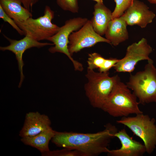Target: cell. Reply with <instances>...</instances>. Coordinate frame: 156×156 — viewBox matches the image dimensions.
Segmentation results:
<instances>
[{
    "instance_id": "6da1fadb",
    "label": "cell",
    "mask_w": 156,
    "mask_h": 156,
    "mask_svg": "<svg viewBox=\"0 0 156 156\" xmlns=\"http://www.w3.org/2000/svg\"><path fill=\"white\" fill-rule=\"evenodd\" d=\"M118 131L115 126L109 123L104 130L95 133L55 131L51 140L58 147L77 151L81 156H96L108 152L111 141Z\"/></svg>"
},
{
    "instance_id": "7a4b0ae2",
    "label": "cell",
    "mask_w": 156,
    "mask_h": 156,
    "mask_svg": "<svg viewBox=\"0 0 156 156\" xmlns=\"http://www.w3.org/2000/svg\"><path fill=\"white\" fill-rule=\"evenodd\" d=\"M137 98L120 79L116 82L101 109L114 117L143 113Z\"/></svg>"
},
{
    "instance_id": "3957f363",
    "label": "cell",
    "mask_w": 156,
    "mask_h": 156,
    "mask_svg": "<svg viewBox=\"0 0 156 156\" xmlns=\"http://www.w3.org/2000/svg\"><path fill=\"white\" fill-rule=\"evenodd\" d=\"M86 76L88 80L84 86L86 94L93 107L101 109L120 78L118 75L110 76L108 72H97L88 69Z\"/></svg>"
},
{
    "instance_id": "277c9868",
    "label": "cell",
    "mask_w": 156,
    "mask_h": 156,
    "mask_svg": "<svg viewBox=\"0 0 156 156\" xmlns=\"http://www.w3.org/2000/svg\"><path fill=\"white\" fill-rule=\"evenodd\" d=\"M153 63V61L148 62L143 70L131 74L126 83L140 104L156 102V68Z\"/></svg>"
},
{
    "instance_id": "5b68a950",
    "label": "cell",
    "mask_w": 156,
    "mask_h": 156,
    "mask_svg": "<svg viewBox=\"0 0 156 156\" xmlns=\"http://www.w3.org/2000/svg\"><path fill=\"white\" fill-rule=\"evenodd\" d=\"M135 115L122 117L116 123L126 126L140 138L143 142L146 153L151 154L156 146L155 120L143 113Z\"/></svg>"
},
{
    "instance_id": "8992f818",
    "label": "cell",
    "mask_w": 156,
    "mask_h": 156,
    "mask_svg": "<svg viewBox=\"0 0 156 156\" xmlns=\"http://www.w3.org/2000/svg\"><path fill=\"white\" fill-rule=\"evenodd\" d=\"M54 16V11L49 6L46 5L43 16L36 19L30 17L21 23L15 22L23 31L25 36L39 41L47 40L59 30L60 27L52 23Z\"/></svg>"
},
{
    "instance_id": "52a82bcc",
    "label": "cell",
    "mask_w": 156,
    "mask_h": 156,
    "mask_svg": "<svg viewBox=\"0 0 156 156\" xmlns=\"http://www.w3.org/2000/svg\"><path fill=\"white\" fill-rule=\"evenodd\" d=\"M86 18L78 17L66 21L64 24L57 32L47 40L54 44V46L50 48L49 51L51 53L59 52L66 55L72 62L75 70L82 71L83 69L82 64L72 57L68 48L69 37L73 32L77 31L81 28L88 21Z\"/></svg>"
},
{
    "instance_id": "ba28073f",
    "label": "cell",
    "mask_w": 156,
    "mask_h": 156,
    "mask_svg": "<svg viewBox=\"0 0 156 156\" xmlns=\"http://www.w3.org/2000/svg\"><path fill=\"white\" fill-rule=\"evenodd\" d=\"M153 51L147 40L142 38L127 47L125 56L119 60L114 68L118 72L131 73L134 70L139 62L143 60H147L148 62L153 61L149 57Z\"/></svg>"
},
{
    "instance_id": "9c48e42d",
    "label": "cell",
    "mask_w": 156,
    "mask_h": 156,
    "mask_svg": "<svg viewBox=\"0 0 156 156\" xmlns=\"http://www.w3.org/2000/svg\"><path fill=\"white\" fill-rule=\"evenodd\" d=\"M69 41L68 48L72 56L83 49L92 47L99 42L111 44L108 40L95 31L91 21L88 20L80 29L71 34Z\"/></svg>"
},
{
    "instance_id": "30bf717a",
    "label": "cell",
    "mask_w": 156,
    "mask_h": 156,
    "mask_svg": "<svg viewBox=\"0 0 156 156\" xmlns=\"http://www.w3.org/2000/svg\"><path fill=\"white\" fill-rule=\"evenodd\" d=\"M3 36L9 41L10 44L6 47H1L0 49L3 51L8 50L15 54L17 61L20 74V80L18 86L20 88L25 77L23 73V68L24 63L23 60V55L25 51L31 48H40L47 45H54V44L47 42H40L27 35H25L23 39L19 40L12 39L4 35Z\"/></svg>"
},
{
    "instance_id": "8fae6325",
    "label": "cell",
    "mask_w": 156,
    "mask_h": 156,
    "mask_svg": "<svg viewBox=\"0 0 156 156\" xmlns=\"http://www.w3.org/2000/svg\"><path fill=\"white\" fill-rule=\"evenodd\" d=\"M155 16L154 13L150 10L144 2L133 0L121 16L127 25H137L141 28H144L153 22Z\"/></svg>"
},
{
    "instance_id": "7c38bea8",
    "label": "cell",
    "mask_w": 156,
    "mask_h": 156,
    "mask_svg": "<svg viewBox=\"0 0 156 156\" xmlns=\"http://www.w3.org/2000/svg\"><path fill=\"white\" fill-rule=\"evenodd\" d=\"M121 144V147L116 149L109 150L107 153L110 156H142L146 153L144 144L133 140L125 129L118 131L114 134Z\"/></svg>"
},
{
    "instance_id": "4fadbf2b",
    "label": "cell",
    "mask_w": 156,
    "mask_h": 156,
    "mask_svg": "<svg viewBox=\"0 0 156 156\" xmlns=\"http://www.w3.org/2000/svg\"><path fill=\"white\" fill-rule=\"evenodd\" d=\"M51 122L47 115L38 112L26 114L23 126L19 135L22 138L35 135L51 127Z\"/></svg>"
},
{
    "instance_id": "5bb4252c",
    "label": "cell",
    "mask_w": 156,
    "mask_h": 156,
    "mask_svg": "<svg viewBox=\"0 0 156 156\" xmlns=\"http://www.w3.org/2000/svg\"><path fill=\"white\" fill-rule=\"evenodd\" d=\"M127 25L121 16L112 19L109 23L105 33V38L111 44L118 46L129 38Z\"/></svg>"
},
{
    "instance_id": "9a60e30c",
    "label": "cell",
    "mask_w": 156,
    "mask_h": 156,
    "mask_svg": "<svg viewBox=\"0 0 156 156\" xmlns=\"http://www.w3.org/2000/svg\"><path fill=\"white\" fill-rule=\"evenodd\" d=\"M94 9L91 21L95 31L102 36L105 34L108 24L112 20V12L103 3H96Z\"/></svg>"
},
{
    "instance_id": "2e32d148",
    "label": "cell",
    "mask_w": 156,
    "mask_h": 156,
    "mask_svg": "<svg viewBox=\"0 0 156 156\" xmlns=\"http://www.w3.org/2000/svg\"><path fill=\"white\" fill-rule=\"evenodd\" d=\"M22 4L19 0H0V5L16 22H23L32 16L30 11Z\"/></svg>"
},
{
    "instance_id": "e0dca14e",
    "label": "cell",
    "mask_w": 156,
    "mask_h": 156,
    "mask_svg": "<svg viewBox=\"0 0 156 156\" xmlns=\"http://www.w3.org/2000/svg\"><path fill=\"white\" fill-rule=\"evenodd\" d=\"M55 131L51 127L35 135L22 138L21 140L24 144L37 148L41 153H46L50 151L49 143Z\"/></svg>"
},
{
    "instance_id": "ac0fdd59",
    "label": "cell",
    "mask_w": 156,
    "mask_h": 156,
    "mask_svg": "<svg viewBox=\"0 0 156 156\" xmlns=\"http://www.w3.org/2000/svg\"><path fill=\"white\" fill-rule=\"evenodd\" d=\"M106 59L96 53L89 54L88 69L94 70L98 69L99 72H104Z\"/></svg>"
},
{
    "instance_id": "d6986e66",
    "label": "cell",
    "mask_w": 156,
    "mask_h": 156,
    "mask_svg": "<svg viewBox=\"0 0 156 156\" xmlns=\"http://www.w3.org/2000/svg\"><path fill=\"white\" fill-rule=\"evenodd\" d=\"M116 7L112 13V19L121 16L131 5L133 0H114Z\"/></svg>"
},
{
    "instance_id": "ffe728a7",
    "label": "cell",
    "mask_w": 156,
    "mask_h": 156,
    "mask_svg": "<svg viewBox=\"0 0 156 156\" xmlns=\"http://www.w3.org/2000/svg\"><path fill=\"white\" fill-rule=\"evenodd\" d=\"M56 1L57 5L64 10L74 13L78 12L77 0H56Z\"/></svg>"
},
{
    "instance_id": "44dd1931",
    "label": "cell",
    "mask_w": 156,
    "mask_h": 156,
    "mask_svg": "<svg viewBox=\"0 0 156 156\" xmlns=\"http://www.w3.org/2000/svg\"><path fill=\"white\" fill-rule=\"evenodd\" d=\"M44 156H81L77 151L69 148H64L61 150L49 151L42 153Z\"/></svg>"
},
{
    "instance_id": "7402d4cb",
    "label": "cell",
    "mask_w": 156,
    "mask_h": 156,
    "mask_svg": "<svg viewBox=\"0 0 156 156\" xmlns=\"http://www.w3.org/2000/svg\"><path fill=\"white\" fill-rule=\"evenodd\" d=\"M0 18L5 22L8 23L21 35H24L23 31L19 27L14 20L10 17L5 12L0 5Z\"/></svg>"
},
{
    "instance_id": "603a6c76",
    "label": "cell",
    "mask_w": 156,
    "mask_h": 156,
    "mask_svg": "<svg viewBox=\"0 0 156 156\" xmlns=\"http://www.w3.org/2000/svg\"><path fill=\"white\" fill-rule=\"evenodd\" d=\"M23 6L29 11L31 10L33 6L37 3L39 0H19Z\"/></svg>"
},
{
    "instance_id": "cb8c5ba5",
    "label": "cell",
    "mask_w": 156,
    "mask_h": 156,
    "mask_svg": "<svg viewBox=\"0 0 156 156\" xmlns=\"http://www.w3.org/2000/svg\"><path fill=\"white\" fill-rule=\"evenodd\" d=\"M147 1L151 3L156 4V0H147Z\"/></svg>"
},
{
    "instance_id": "d4e9b609",
    "label": "cell",
    "mask_w": 156,
    "mask_h": 156,
    "mask_svg": "<svg viewBox=\"0 0 156 156\" xmlns=\"http://www.w3.org/2000/svg\"><path fill=\"white\" fill-rule=\"evenodd\" d=\"M97 2V3H103V0H92Z\"/></svg>"
}]
</instances>
